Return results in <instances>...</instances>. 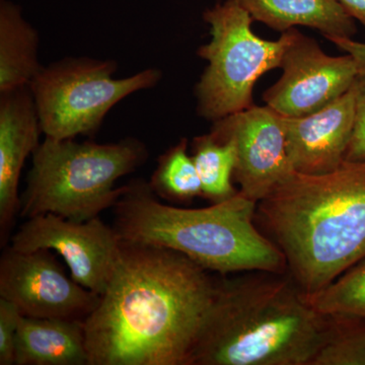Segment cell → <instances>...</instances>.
Returning a JSON list of instances; mask_svg holds the SVG:
<instances>
[{"instance_id": "7a4b0ae2", "label": "cell", "mask_w": 365, "mask_h": 365, "mask_svg": "<svg viewBox=\"0 0 365 365\" xmlns=\"http://www.w3.org/2000/svg\"><path fill=\"white\" fill-rule=\"evenodd\" d=\"M331 324L281 274L216 281L186 365H311Z\"/></svg>"}, {"instance_id": "4fadbf2b", "label": "cell", "mask_w": 365, "mask_h": 365, "mask_svg": "<svg viewBox=\"0 0 365 365\" xmlns=\"http://www.w3.org/2000/svg\"><path fill=\"white\" fill-rule=\"evenodd\" d=\"M43 133L30 86L0 93V242L6 246L20 212L19 182Z\"/></svg>"}, {"instance_id": "8fae6325", "label": "cell", "mask_w": 365, "mask_h": 365, "mask_svg": "<svg viewBox=\"0 0 365 365\" xmlns=\"http://www.w3.org/2000/svg\"><path fill=\"white\" fill-rule=\"evenodd\" d=\"M210 133L235 144V180L241 192L256 202L294 173L288 160L283 118L268 106H252L218 120Z\"/></svg>"}, {"instance_id": "52a82bcc", "label": "cell", "mask_w": 365, "mask_h": 365, "mask_svg": "<svg viewBox=\"0 0 365 365\" xmlns=\"http://www.w3.org/2000/svg\"><path fill=\"white\" fill-rule=\"evenodd\" d=\"M114 60L69 57L42 66L30 88L45 137L52 139L93 135L118 103L148 90L163 78L158 68H146L115 78Z\"/></svg>"}, {"instance_id": "d6986e66", "label": "cell", "mask_w": 365, "mask_h": 365, "mask_svg": "<svg viewBox=\"0 0 365 365\" xmlns=\"http://www.w3.org/2000/svg\"><path fill=\"white\" fill-rule=\"evenodd\" d=\"M306 297L323 316L365 319V258L323 289Z\"/></svg>"}, {"instance_id": "e0dca14e", "label": "cell", "mask_w": 365, "mask_h": 365, "mask_svg": "<svg viewBox=\"0 0 365 365\" xmlns=\"http://www.w3.org/2000/svg\"><path fill=\"white\" fill-rule=\"evenodd\" d=\"M192 158L202 185L203 197L217 203L237 193L232 182L237 165V151L232 141L211 133L196 137Z\"/></svg>"}, {"instance_id": "2e32d148", "label": "cell", "mask_w": 365, "mask_h": 365, "mask_svg": "<svg viewBox=\"0 0 365 365\" xmlns=\"http://www.w3.org/2000/svg\"><path fill=\"white\" fill-rule=\"evenodd\" d=\"M39 43L21 7L0 0V93L30 86L42 68Z\"/></svg>"}, {"instance_id": "8992f818", "label": "cell", "mask_w": 365, "mask_h": 365, "mask_svg": "<svg viewBox=\"0 0 365 365\" xmlns=\"http://www.w3.org/2000/svg\"><path fill=\"white\" fill-rule=\"evenodd\" d=\"M203 19L211 39L197 51L207 61L195 88L197 112L215 122L254 106L255 85L263 74L280 68L294 28L278 40L262 39L252 30L253 18L237 0L206 9Z\"/></svg>"}, {"instance_id": "7402d4cb", "label": "cell", "mask_w": 365, "mask_h": 365, "mask_svg": "<svg viewBox=\"0 0 365 365\" xmlns=\"http://www.w3.org/2000/svg\"><path fill=\"white\" fill-rule=\"evenodd\" d=\"M355 123L345 160H365V74L359 76L354 85Z\"/></svg>"}, {"instance_id": "6da1fadb", "label": "cell", "mask_w": 365, "mask_h": 365, "mask_svg": "<svg viewBox=\"0 0 365 365\" xmlns=\"http://www.w3.org/2000/svg\"><path fill=\"white\" fill-rule=\"evenodd\" d=\"M215 289L185 255L122 240L112 279L83 322L88 365H186Z\"/></svg>"}, {"instance_id": "cb8c5ba5", "label": "cell", "mask_w": 365, "mask_h": 365, "mask_svg": "<svg viewBox=\"0 0 365 365\" xmlns=\"http://www.w3.org/2000/svg\"><path fill=\"white\" fill-rule=\"evenodd\" d=\"M354 21H359L365 29V0H338Z\"/></svg>"}, {"instance_id": "ac0fdd59", "label": "cell", "mask_w": 365, "mask_h": 365, "mask_svg": "<svg viewBox=\"0 0 365 365\" xmlns=\"http://www.w3.org/2000/svg\"><path fill=\"white\" fill-rule=\"evenodd\" d=\"M148 184L155 195L170 202H188L202 196V185L186 138L158 158Z\"/></svg>"}, {"instance_id": "9a60e30c", "label": "cell", "mask_w": 365, "mask_h": 365, "mask_svg": "<svg viewBox=\"0 0 365 365\" xmlns=\"http://www.w3.org/2000/svg\"><path fill=\"white\" fill-rule=\"evenodd\" d=\"M254 21L284 33L307 26L325 37L354 38L355 21L338 0H237Z\"/></svg>"}, {"instance_id": "5bb4252c", "label": "cell", "mask_w": 365, "mask_h": 365, "mask_svg": "<svg viewBox=\"0 0 365 365\" xmlns=\"http://www.w3.org/2000/svg\"><path fill=\"white\" fill-rule=\"evenodd\" d=\"M14 365H88L83 322L21 316Z\"/></svg>"}, {"instance_id": "3957f363", "label": "cell", "mask_w": 365, "mask_h": 365, "mask_svg": "<svg viewBox=\"0 0 365 365\" xmlns=\"http://www.w3.org/2000/svg\"><path fill=\"white\" fill-rule=\"evenodd\" d=\"M257 210L292 279L313 294L365 258V160L324 175L294 172Z\"/></svg>"}, {"instance_id": "9c48e42d", "label": "cell", "mask_w": 365, "mask_h": 365, "mask_svg": "<svg viewBox=\"0 0 365 365\" xmlns=\"http://www.w3.org/2000/svg\"><path fill=\"white\" fill-rule=\"evenodd\" d=\"M0 297L25 317L85 322L101 297L68 277L50 250L16 251L0 258Z\"/></svg>"}, {"instance_id": "ba28073f", "label": "cell", "mask_w": 365, "mask_h": 365, "mask_svg": "<svg viewBox=\"0 0 365 365\" xmlns=\"http://www.w3.org/2000/svg\"><path fill=\"white\" fill-rule=\"evenodd\" d=\"M11 248L55 251L68 266L72 279L102 297L116 268L122 239L100 217L76 222L47 213L28 218L11 237Z\"/></svg>"}, {"instance_id": "30bf717a", "label": "cell", "mask_w": 365, "mask_h": 365, "mask_svg": "<svg viewBox=\"0 0 365 365\" xmlns=\"http://www.w3.org/2000/svg\"><path fill=\"white\" fill-rule=\"evenodd\" d=\"M280 68L282 76L263 93V100L283 117L307 116L323 109L351 90L359 76L351 55L330 56L295 28Z\"/></svg>"}, {"instance_id": "5b68a950", "label": "cell", "mask_w": 365, "mask_h": 365, "mask_svg": "<svg viewBox=\"0 0 365 365\" xmlns=\"http://www.w3.org/2000/svg\"><path fill=\"white\" fill-rule=\"evenodd\" d=\"M32 157L19 215L86 222L116 205L127 185L115 188V182L141 167L148 150L136 138L100 144L45 137Z\"/></svg>"}, {"instance_id": "7c38bea8", "label": "cell", "mask_w": 365, "mask_h": 365, "mask_svg": "<svg viewBox=\"0 0 365 365\" xmlns=\"http://www.w3.org/2000/svg\"><path fill=\"white\" fill-rule=\"evenodd\" d=\"M288 160L295 173L324 175L345 162L355 123L354 86L307 116L283 117Z\"/></svg>"}, {"instance_id": "ffe728a7", "label": "cell", "mask_w": 365, "mask_h": 365, "mask_svg": "<svg viewBox=\"0 0 365 365\" xmlns=\"http://www.w3.org/2000/svg\"><path fill=\"white\" fill-rule=\"evenodd\" d=\"M330 318V333L311 365H365V319Z\"/></svg>"}, {"instance_id": "44dd1931", "label": "cell", "mask_w": 365, "mask_h": 365, "mask_svg": "<svg viewBox=\"0 0 365 365\" xmlns=\"http://www.w3.org/2000/svg\"><path fill=\"white\" fill-rule=\"evenodd\" d=\"M21 316L16 304L0 297V365H14V344Z\"/></svg>"}, {"instance_id": "603a6c76", "label": "cell", "mask_w": 365, "mask_h": 365, "mask_svg": "<svg viewBox=\"0 0 365 365\" xmlns=\"http://www.w3.org/2000/svg\"><path fill=\"white\" fill-rule=\"evenodd\" d=\"M327 39L337 46L347 54L351 55L359 66V76L365 74V43L359 42L353 39V38L343 37H326Z\"/></svg>"}, {"instance_id": "277c9868", "label": "cell", "mask_w": 365, "mask_h": 365, "mask_svg": "<svg viewBox=\"0 0 365 365\" xmlns=\"http://www.w3.org/2000/svg\"><path fill=\"white\" fill-rule=\"evenodd\" d=\"M258 202L242 192L205 208L158 200L148 182L133 180L114 206V228L123 241L179 252L208 271L282 274L287 259L257 230Z\"/></svg>"}]
</instances>
